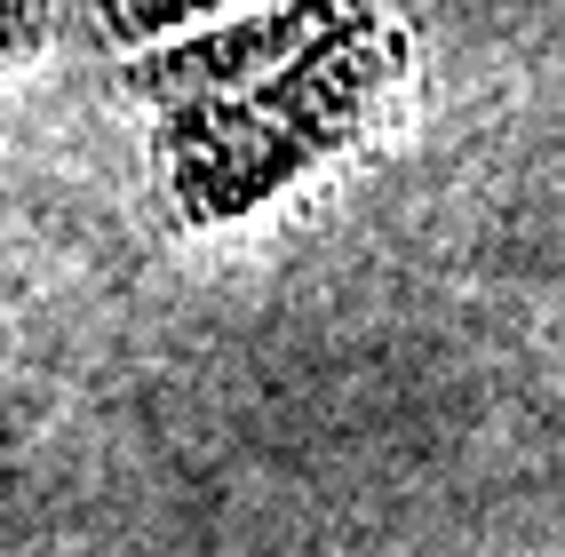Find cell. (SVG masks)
Listing matches in <instances>:
<instances>
[{"mask_svg": "<svg viewBox=\"0 0 565 557\" xmlns=\"http://www.w3.org/2000/svg\"><path fill=\"white\" fill-rule=\"evenodd\" d=\"M406 32L383 0H279L136 64L183 223H239L383 120Z\"/></svg>", "mask_w": 565, "mask_h": 557, "instance_id": "obj_1", "label": "cell"}, {"mask_svg": "<svg viewBox=\"0 0 565 557\" xmlns=\"http://www.w3.org/2000/svg\"><path fill=\"white\" fill-rule=\"evenodd\" d=\"M111 17H120V32H175V24H200V17H215V9H232V0H104Z\"/></svg>", "mask_w": 565, "mask_h": 557, "instance_id": "obj_2", "label": "cell"}, {"mask_svg": "<svg viewBox=\"0 0 565 557\" xmlns=\"http://www.w3.org/2000/svg\"><path fill=\"white\" fill-rule=\"evenodd\" d=\"M32 32H41V0H0V64L24 56Z\"/></svg>", "mask_w": 565, "mask_h": 557, "instance_id": "obj_3", "label": "cell"}]
</instances>
